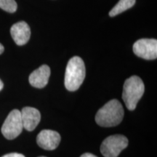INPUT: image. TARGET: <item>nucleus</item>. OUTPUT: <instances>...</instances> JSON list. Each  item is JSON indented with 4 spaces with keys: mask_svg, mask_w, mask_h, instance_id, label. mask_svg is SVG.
<instances>
[{
    "mask_svg": "<svg viewBox=\"0 0 157 157\" xmlns=\"http://www.w3.org/2000/svg\"><path fill=\"white\" fill-rule=\"evenodd\" d=\"M124 114V111L121 103L113 99L99 109L96 113L95 121L101 127H115L121 122Z\"/></svg>",
    "mask_w": 157,
    "mask_h": 157,
    "instance_id": "f257e3e1",
    "label": "nucleus"
},
{
    "mask_svg": "<svg viewBox=\"0 0 157 157\" xmlns=\"http://www.w3.org/2000/svg\"><path fill=\"white\" fill-rule=\"evenodd\" d=\"M86 75L83 60L74 56L68 61L65 74V86L68 91H76L83 83Z\"/></svg>",
    "mask_w": 157,
    "mask_h": 157,
    "instance_id": "f03ea898",
    "label": "nucleus"
},
{
    "mask_svg": "<svg viewBox=\"0 0 157 157\" xmlns=\"http://www.w3.org/2000/svg\"><path fill=\"white\" fill-rule=\"evenodd\" d=\"M145 91L142 79L137 76H132L125 80L123 87L122 98L127 109L133 111L137 106Z\"/></svg>",
    "mask_w": 157,
    "mask_h": 157,
    "instance_id": "7ed1b4c3",
    "label": "nucleus"
},
{
    "mask_svg": "<svg viewBox=\"0 0 157 157\" xmlns=\"http://www.w3.org/2000/svg\"><path fill=\"white\" fill-rule=\"evenodd\" d=\"M128 146V139L121 135L108 137L102 143L101 152L104 157H117Z\"/></svg>",
    "mask_w": 157,
    "mask_h": 157,
    "instance_id": "20e7f679",
    "label": "nucleus"
},
{
    "mask_svg": "<svg viewBox=\"0 0 157 157\" xmlns=\"http://www.w3.org/2000/svg\"><path fill=\"white\" fill-rule=\"evenodd\" d=\"M23 126L21 111L14 109L9 113L2 127L1 131L4 137L8 140L16 138L22 132Z\"/></svg>",
    "mask_w": 157,
    "mask_h": 157,
    "instance_id": "39448f33",
    "label": "nucleus"
},
{
    "mask_svg": "<svg viewBox=\"0 0 157 157\" xmlns=\"http://www.w3.org/2000/svg\"><path fill=\"white\" fill-rule=\"evenodd\" d=\"M133 52L137 56L145 60H154L157 58L156 39H139L133 44Z\"/></svg>",
    "mask_w": 157,
    "mask_h": 157,
    "instance_id": "423d86ee",
    "label": "nucleus"
},
{
    "mask_svg": "<svg viewBox=\"0 0 157 157\" xmlns=\"http://www.w3.org/2000/svg\"><path fill=\"white\" fill-rule=\"evenodd\" d=\"M60 134L51 129H44L39 133L36 137V143L39 147L44 150L52 151L56 149L60 142Z\"/></svg>",
    "mask_w": 157,
    "mask_h": 157,
    "instance_id": "0eeeda50",
    "label": "nucleus"
},
{
    "mask_svg": "<svg viewBox=\"0 0 157 157\" xmlns=\"http://www.w3.org/2000/svg\"><path fill=\"white\" fill-rule=\"evenodd\" d=\"M10 34L15 44L22 46L29 42L31 36V29L28 23L25 21H20L13 25Z\"/></svg>",
    "mask_w": 157,
    "mask_h": 157,
    "instance_id": "6e6552de",
    "label": "nucleus"
},
{
    "mask_svg": "<svg viewBox=\"0 0 157 157\" xmlns=\"http://www.w3.org/2000/svg\"><path fill=\"white\" fill-rule=\"evenodd\" d=\"M23 129L33 131L41 120V114L39 110L32 107H25L21 111Z\"/></svg>",
    "mask_w": 157,
    "mask_h": 157,
    "instance_id": "1a4fd4ad",
    "label": "nucleus"
},
{
    "mask_svg": "<svg viewBox=\"0 0 157 157\" xmlns=\"http://www.w3.org/2000/svg\"><path fill=\"white\" fill-rule=\"evenodd\" d=\"M50 76V67L47 65H42L30 74L29 78V83L32 87L41 89L48 84Z\"/></svg>",
    "mask_w": 157,
    "mask_h": 157,
    "instance_id": "9d476101",
    "label": "nucleus"
},
{
    "mask_svg": "<svg viewBox=\"0 0 157 157\" xmlns=\"http://www.w3.org/2000/svg\"><path fill=\"white\" fill-rule=\"evenodd\" d=\"M135 4V0H119V2L109 12V15L111 17H114L123 13L124 11L132 7Z\"/></svg>",
    "mask_w": 157,
    "mask_h": 157,
    "instance_id": "9b49d317",
    "label": "nucleus"
},
{
    "mask_svg": "<svg viewBox=\"0 0 157 157\" xmlns=\"http://www.w3.org/2000/svg\"><path fill=\"white\" fill-rule=\"evenodd\" d=\"M0 8L13 13L17 10V5L15 0H0Z\"/></svg>",
    "mask_w": 157,
    "mask_h": 157,
    "instance_id": "f8f14e48",
    "label": "nucleus"
},
{
    "mask_svg": "<svg viewBox=\"0 0 157 157\" xmlns=\"http://www.w3.org/2000/svg\"><path fill=\"white\" fill-rule=\"evenodd\" d=\"M2 157H25V156L21 154H18V153H10V154L4 155Z\"/></svg>",
    "mask_w": 157,
    "mask_h": 157,
    "instance_id": "ddd939ff",
    "label": "nucleus"
},
{
    "mask_svg": "<svg viewBox=\"0 0 157 157\" xmlns=\"http://www.w3.org/2000/svg\"><path fill=\"white\" fill-rule=\"evenodd\" d=\"M80 157H97L93 154H90V153H86V154H82Z\"/></svg>",
    "mask_w": 157,
    "mask_h": 157,
    "instance_id": "4468645a",
    "label": "nucleus"
},
{
    "mask_svg": "<svg viewBox=\"0 0 157 157\" xmlns=\"http://www.w3.org/2000/svg\"><path fill=\"white\" fill-rule=\"evenodd\" d=\"M4 50H5V48H4V46L0 43V55L2 54Z\"/></svg>",
    "mask_w": 157,
    "mask_h": 157,
    "instance_id": "2eb2a0df",
    "label": "nucleus"
},
{
    "mask_svg": "<svg viewBox=\"0 0 157 157\" xmlns=\"http://www.w3.org/2000/svg\"><path fill=\"white\" fill-rule=\"evenodd\" d=\"M3 87H4V84H3V82H2V80H1V79H0V91H1V90L3 89Z\"/></svg>",
    "mask_w": 157,
    "mask_h": 157,
    "instance_id": "dca6fc26",
    "label": "nucleus"
},
{
    "mask_svg": "<svg viewBox=\"0 0 157 157\" xmlns=\"http://www.w3.org/2000/svg\"><path fill=\"white\" fill-rule=\"evenodd\" d=\"M39 157H46V156H39Z\"/></svg>",
    "mask_w": 157,
    "mask_h": 157,
    "instance_id": "f3484780",
    "label": "nucleus"
}]
</instances>
